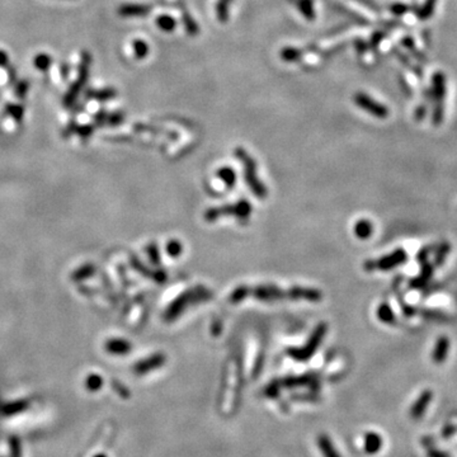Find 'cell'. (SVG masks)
<instances>
[{"instance_id":"obj_1","label":"cell","mask_w":457,"mask_h":457,"mask_svg":"<svg viewBox=\"0 0 457 457\" xmlns=\"http://www.w3.org/2000/svg\"><path fill=\"white\" fill-rule=\"evenodd\" d=\"M262 300V301H280V300H308V301H319L323 295L319 290L305 289V287H292L289 290H281L276 286H258L250 289L240 286L234 290L230 295V302L238 304L246 297Z\"/></svg>"},{"instance_id":"obj_2","label":"cell","mask_w":457,"mask_h":457,"mask_svg":"<svg viewBox=\"0 0 457 457\" xmlns=\"http://www.w3.org/2000/svg\"><path fill=\"white\" fill-rule=\"evenodd\" d=\"M212 297L211 291H209L205 287H196V289L190 290V291L185 292L182 296H179L173 304L168 308V310L165 311V320H174L176 319L183 311L187 310L190 306H192V304H200L202 301H206Z\"/></svg>"},{"instance_id":"obj_3","label":"cell","mask_w":457,"mask_h":457,"mask_svg":"<svg viewBox=\"0 0 457 457\" xmlns=\"http://www.w3.org/2000/svg\"><path fill=\"white\" fill-rule=\"evenodd\" d=\"M235 155L243 164L244 178H245L246 185L250 188L251 192L258 198L267 197V188H265V186H263V183L260 182L257 175V164H255V161L251 159V156L244 149H236Z\"/></svg>"},{"instance_id":"obj_4","label":"cell","mask_w":457,"mask_h":457,"mask_svg":"<svg viewBox=\"0 0 457 457\" xmlns=\"http://www.w3.org/2000/svg\"><path fill=\"white\" fill-rule=\"evenodd\" d=\"M92 64V55L89 54L88 51H83L80 56V62H79L78 67V76L75 79L74 83L71 84V86L67 90L66 96H65V105L70 106L74 103V101L76 99V97L79 96V93L81 92L83 86L85 85L86 80L89 76V69H90Z\"/></svg>"},{"instance_id":"obj_5","label":"cell","mask_w":457,"mask_h":457,"mask_svg":"<svg viewBox=\"0 0 457 457\" xmlns=\"http://www.w3.org/2000/svg\"><path fill=\"white\" fill-rule=\"evenodd\" d=\"M408 260V253L403 248H398L394 251H391L388 255L379 258V259H372L364 262L363 268L369 272L374 270H390L393 268L399 267L404 264Z\"/></svg>"},{"instance_id":"obj_6","label":"cell","mask_w":457,"mask_h":457,"mask_svg":"<svg viewBox=\"0 0 457 457\" xmlns=\"http://www.w3.org/2000/svg\"><path fill=\"white\" fill-rule=\"evenodd\" d=\"M326 330H328V326L326 324L320 323L316 329L314 330V333L311 334V337L309 338L308 343L306 345L302 348H292V349H289V354L291 355L292 358L297 359V361H306L314 354L316 349H318L319 344L321 343V340L324 339V335L326 334Z\"/></svg>"},{"instance_id":"obj_7","label":"cell","mask_w":457,"mask_h":457,"mask_svg":"<svg viewBox=\"0 0 457 457\" xmlns=\"http://www.w3.org/2000/svg\"><path fill=\"white\" fill-rule=\"evenodd\" d=\"M251 206L250 203L246 200L239 201L238 203L234 205H229V206L224 207H216V209H210L209 211H206L205 214V219L207 221H214L217 220L219 217L222 216H234L238 219H246L250 215Z\"/></svg>"},{"instance_id":"obj_8","label":"cell","mask_w":457,"mask_h":457,"mask_svg":"<svg viewBox=\"0 0 457 457\" xmlns=\"http://www.w3.org/2000/svg\"><path fill=\"white\" fill-rule=\"evenodd\" d=\"M354 101H355V103H357V105L362 108V110L367 111V112L371 113V115H374V116H376V117L385 118L386 116H388V113H389L388 108H385L384 106L380 105V103L375 102L374 99L370 98V97L364 96V94H362V93L355 94Z\"/></svg>"},{"instance_id":"obj_9","label":"cell","mask_w":457,"mask_h":457,"mask_svg":"<svg viewBox=\"0 0 457 457\" xmlns=\"http://www.w3.org/2000/svg\"><path fill=\"white\" fill-rule=\"evenodd\" d=\"M433 273H434L433 263H429L428 260L427 262H423L422 264H420L419 276L410 280V282H409L410 289H413V290L425 289L427 285L429 284L430 280H432V277H433Z\"/></svg>"},{"instance_id":"obj_10","label":"cell","mask_w":457,"mask_h":457,"mask_svg":"<svg viewBox=\"0 0 457 457\" xmlns=\"http://www.w3.org/2000/svg\"><path fill=\"white\" fill-rule=\"evenodd\" d=\"M432 398H433V393H432V391L430 390L423 391L419 395V398L413 403L412 409H410V417L414 420L420 419V418L423 417V414L425 413V410L428 409V406H429L430 401H432Z\"/></svg>"},{"instance_id":"obj_11","label":"cell","mask_w":457,"mask_h":457,"mask_svg":"<svg viewBox=\"0 0 457 457\" xmlns=\"http://www.w3.org/2000/svg\"><path fill=\"white\" fill-rule=\"evenodd\" d=\"M449 339L448 337L446 335H441L438 339L436 340V344H434L433 352H432V361L434 363H442V362L446 361L447 355H448L449 352Z\"/></svg>"},{"instance_id":"obj_12","label":"cell","mask_w":457,"mask_h":457,"mask_svg":"<svg viewBox=\"0 0 457 457\" xmlns=\"http://www.w3.org/2000/svg\"><path fill=\"white\" fill-rule=\"evenodd\" d=\"M165 363V355L164 354H154L149 358L144 359V361L139 362L135 367V371L137 374H146V372L151 371V370L159 369L161 364Z\"/></svg>"},{"instance_id":"obj_13","label":"cell","mask_w":457,"mask_h":457,"mask_svg":"<svg viewBox=\"0 0 457 457\" xmlns=\"http://www.w3.org/2000/svg\"><path fill=\"white\" fill-rule=\"evenodd\" d=\"M149 12L150 7L141 4H123L118 8V14L123 17H141L146 16Z\"/></svg>"},{"instance_id":"obj_14","label":"cell","mask_w":457,"mask_h":457,"mask_svg":"<svg viewBox=\"0 0 457 457\" xmlns=\"http://www.w3.org/2000/svg\"><path fill=\"white\" fill-rule=\"evenodd\" d=\"M383 447V438L379 433L369 432L364 436V451L370 454L377 453Z\"/></svg>"},{"instance_id":"obj_15","label":"cell","mask_w":457,"mask_h":457,"mask_svg":"<svg viewBox=\"0 0 457 457\" xmlns=\"http://www.w3.org/2000/svg\"><path fill=\"white\" fill-rule=\"evenodd\" d=\"M354 235L361 240H366V239L371 238L372 233H374V226H372L371 221L366 219L358 220L354 225Z\"/></svg>"},{"instance_id":"obj_16","label":"cell","mask_w":457,"mask_h":457,"mask_svg":"<svg viewBox=\"0 0 457 457\" xmlns=\"http://www.w3.org/2000/svg\"><path fill=\"white\" fill-rule=\"evenodd\" d=\"M449 251H451V243L449 241H442L441 244H438V246L434 250V258H433V265L434 268H439L444 264L447 257H448Z\"/></svg>"},{"instance_id":"obj_17","label":"cell","mask_w":457,"mask_h":457,"mask_svg":"<svg viewBox=\"0 0 457 457\" xmlns=\"http://www.w3.org/2000/svg\"><path fill=\"white\" fill-rule=\"evenodd\" d=\"M376 315L380 321H383L385 324H394L396 320L395 314H394L393 309H391V306L388 302H383V304L380 305L379 308H377Z\"/></svg>"},{"instance_id":"obj_18","label":"cell","mask_w":457,"mask_h":457,"mask_svg":"<svg viewBox=\"0 0 457 457\" xmlns=\"http://www.w3.org/2000/svg\"><path fill=\"white\" fill-rule=\"evenodd\" d=\"M318 443L319 447H320L321 453L324 454V457H340V454L338 453L337 449L334 448L332 441L329 439L328 436H324V434L319 436Z\"/></svg>"},{"instance_id":"obj_19","label":"cell","mask_w":457,"mask_h":457,"mask_svg":"<svg viewBox=\"0 0 457 457\" xmlns=\"http://www.w3.org/2000/svg\"><path fill=\"white\" fill-rule=\"evenodd\" d=\"M217 176H219L220 179L227 186V187H234L235 186V180H236V174L235 171L233 170L229 166H225V168L219 169L217 171Z\"/></svg>"},{"instance_id":"obj_20","label":"cell","mask_w":457,"mask_h":457,"mask_svg":"<svg viewBox=\"0 0 457 457\" xmlns=\"http://www.w3.org/2000/svg\"><path fill=\"white\" fill-rule=\"evenodd\" d=\"M417 314H419L420 316H423L424 319L428 320H447V315L442 311L438 310H429V309H417Z\"/></svg>"},{"instance_id":"obj_21","label":"cell","mask_w":457,"mask_h":457,"mask_svg":"<svg viewBox=\"0 0 457 457\" xmlns=\"http://www.w3.org/2000/svg\"><path fill=\"white\" fill-rule=\"evenodd\" d=\"M437 246H438V244L433 243V244H430V245H425V246H423V248H420L419 251L417 253V255H415V260H417L419 264H422L423 262H427L428 257H429L432 253H434V250H436Z\"/></svg>"},{"instance_id":"obj_22","label":"cell","mask_w":457,"mask_h":457,"mask_svg":"<svg viewBox=\"0 0 457 457\" xmlns=\"http://www.w3.org/2000/svg\"><path fill=\"white\" fill-rule=\"evenodd\" d=\"M107 348L110 352L116 353V354H123L130 350V344L125 340H112L108 343Z\"/></svg>"},{"instance_id":"obj_23","label":"cell","mask_w":457,"mask_h":457,"mask_svg":"<svg viewBox=\"0 0 457 457\" xmlns=\"http://www.w3.org/2000/svg\"><path fill=\"white\" fill-rule=\"evenodd\" d=\"M156 24H158L160 30L165 31V32H171L174 30V27H175V19L173 17L165 14V16L158 17Z\"/></svg>"},{"instance_id":"obj_24","label":"cell","mask_w":457,"mask_h":457,"mask_svg":"<svg viewBox=\"0 0 457 457\" xmlns=\"http://www.w3.org/2000/svg\"><path fill=\"white\" fill-rule=\"evenodd\" d=\"M86 97H92V98H96L98 101H107V99L116 97V90L111 88L102 89V90H89Z\"/></svg>"},{"instance_id":"obj_25","label":"cell","mask_w":457,"mask_h":457,"mask_svg":"<svg viewBox=\"0 0 457 457\" xmlns=\"http://www.w3.org/2000/svg\"><path fill=\"white\" fill-rule=\"evenodd\" d=\"M52 64V59L47 54H38L35 57V66L41 71H46Z\"/></svg>"},{"instance_id":"obj_26","label":"cell","mask_w":457,"mask_h":457,"mask_svg":"<svg viewBox=\"0 0 457 457\" xmlns=\"http://www.w3.org/2000/svg\"><path fill=\"white\" fill-rule=\"evenodd\" d=\"M134 50L137 59H144V57L149 54V46H147V43L144 42L142 40H135Z\"/></svg>"},{"instance_id":"obj_27","label":"cell","mask_w":457,"mask_h":457,"mask_svg":"<svg viewBox=\"0 0 457 457\" xmlns=\"http://www.w3.org/2000/svg\"><path fill=\"white\" fill-rule=\"evenodd\" d=\"M182 250L183 246L178 240H170L166 245V251L170 257H178V255H180Z\"/></svg>"},{"instance_id":"obj_28","label":"cell","mask_w":457,"mask_h":457,"mask_svg":"<svg viewBox=\"0 0 457 457\" xmlns=\"http://www.w3.org/2000/svg\"><path fill=\"white\" fill-rule=\"evenodd\" d=\"M300 51L299 50H296V48H284V50H282V52H281V56H282V59L284 60H286V61H295V60H297L300 57Z\"/></svg>"},{"instance_id":"obj_29","label":"cell","mask_w":457,"mask_h":457,"mask_svg":"<svg viewBox=\"0 0 457 457\" xmlns=\"http://www.w3.org/2000/svg\"><path fill=\"white\" fill-rule=\"evenodd\" d=\"M300 9H301L302 14L308 17L309 19H311L314 17V8L311 0H301L300 3Z\"/></svg>"},{"instance_id":"obj_30","label":"cell","mask_w":457,"mask_h":457,"mask_svg":"<svg viewBox=\"0 0 457 457\" xmlns=\"http://www.w3.org/2000/svg\"><path fill=\"white\" fill-rule=\"evenodd\" d=\"M24 408H26V404H24V403H17V404H14V405H12V406L11 405L6 406V408L3 409V412L6 413V414H14V413L23 410Z\"/></svg>"},{"instance_id":"obj_31","label":"cell","mask_w":457,"mask_h":457,"mask_svg":"<svg viewBox=\"0 0 457 457\" xmlns=\"http://www.w3.org/2000/svg\"><path fill=\"white\" fill-rule=\"evenodd\" d=\"M28 90V83L26 80H21L16 86V94L18 97H24Z\"/></svg>"},{"instance_id":"obj_32","label":"cell","mask_w":457,"mask_h":457,"mask_svg":"<svg viewBox=\"0 0 457 457\" xmlns=\"http://www.w3.org/2000/svg\"><path fill=\"white\" fill-rule=\"evenodd\" d=\"M101 384H102L101 379H99L98 376H93V377H90V379H89L88 388L90 389V390H97V389L101 388Z\"/></svg>"},{"instance_id":"obj_33","label":"cell","mask_w":457,"mask_h":457,"mask_svg":"<svg viewBox=\"0 0 457 457\" xmlns=\"http://www.w3.org/2000/svg\"><path fill=\"white\" fill-rule=\"evenodd\" d=\"M11 453L12 457H21V448H19V443L17 439H12Z\"/></svg>"},{"instance_id":"obj_34","label":"cell","mask_w":457,"mask_h":457,"mask_svg":"<svg viewBox=\"0 0 457 457\" xmlns=\"http://www.w3.org/2000/svg\"><path fill=\"white\" fill-rule=\"evenodd\" d=\"M217 14H219V18L221 19V22H225L227 18V9L226 6L224 3H220L217 6Z\"/></svg>"},{"instance_id":"obj_35","label":"cell","mask_w":457,"mask_h":457,"mask_svg":"<svg viewBox=\"0 0 457 457\" xmlns=\"http://www.w3.org/2000/svg\"><path fill=\"white\" fill-rule=\"evenodd\" d=\"M9 64V57L7 55V52H4L3 50H0V66L4 67Z\"/></svg>"},{"instance_id":"obj_36","label":"cell","mask_w":457,"mask_h":457,"mask_svg":"<svg viewBox=\"0 0 457 457\" xmlns=\"http://www.w3.org/2000/svg\"><path fill=\"white\" fill-rule=\"evenodd\" d=\"M428 456L429 457H449L448 454L444 453V452L438 451V449H429L428 451Z\"/></svg>"},{"instance_id":"obj_37","label":"cell","mask_w":457,"mask_h":457,"mask_svg":"<svg viewBox=\"0 0 457 457\" xmlns=\"http://www.w3.org/2000/svg\"><path fill=\"white\" fill-rule=\"evenodd\" d=\"M69 71H70L69 65H67L66 62H65V64H61V66H60V74L62 75V78H66L67 75H69Z\"/></svg>"},{"instance_id":"obj_38","label":"cell","mask_w":457,"mask_h":457,"mask_svg":"<svg viewBox=\"0 0 457 457\" xmlns=\"http://www.w3.org/2000/svg\"><path fill=\"white\" fill-rule=\"evenodd\" d=\"M454 430V428H449V429H444V432H443V436H449V434L452 433V432H453Z\"/></svg>"},{"instance_id":"obj_39","label":"cell","mask_w":457,"mask_h":457,"mask_svg":"<svg viewBox=\"0 0 457 457\" xmlns=\"http://www.w3.org/2000/svg\"><path fill=\"white\" fill-rule=\"evenodd\" d=\"M96 457H106L105 454H98V456H96Z\"/></svg>"}]
</instances>
